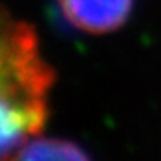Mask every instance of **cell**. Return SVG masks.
Returning a JSON list of instances; mask_svg holds the SVG:
<instances>
[{
  "label": "cell",
  "instance_id": "6da1fadb",
  "mask_svg": "<svg viewBox=\"0 0 161 161\" xmlns=\"http://www.w3.org/2000/svg\"><path fill=\"white\" fill-rule=\"evenodd\" d=\"M0 43L2 158L7 161L47 124L55 69L41 53L34 26L10 17L7 10L2 16Z\"/></svg>",
  "mask_w": 161,
  "mask_h": 161
},
{
  "label": "cell",
  "instance_id": "7a4b0ae2",
  "mask_svg": "<svg viewBox=\"0 0 161 161\" xmlns=\"http://www.w3.org/2000/svg\"><path fill=\"white\" fill-rule=\"evenodd\" d=\"M58 5L74 28L91 34H106L127 22L134 0H58Z\"/></svg>",
  "mask_w": 161,
  "mask_h": 161
},
{
  "label": "cell",
  "instance_id": "3957f363",
  "mask_svg": "<svg viewBox=\"0 0 161 161\" xmlns=\"http://www.w3.org/2000/svg\"><path fill=\"white\" fill-rule=\"evenodd\" d=\"M7 161H89L74 142L62 139H33L22 144Z\"/></svg>",
  "mask_w": 161,
  "mask_h": 161
}]
</instances>
